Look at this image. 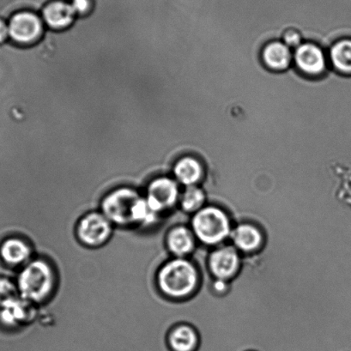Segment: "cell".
Masks as SVG:
<instances>
[{"instance_id": "1", "label": "cell", "mask_w": 351, "mask_h": 351, "mask_svg": "<svg viewBox=\"0 0 351 351\" xmlns=\"http://www.w3.org/2000/svg\"><path fill=\"white\" fill-rule=\"evenodd\" d=\"M53 268L44 261H35L23 269L20 275L19 291L23 298L35 302L44 301L54 287Z\"/></svg>"}, {"instance_id": "2", "label": "cell", "mask_w": 351, "mask_h": 351, "mask_svg": "<svg viewBox=\"0 0 351 351\" xmlns=\"http://www.w3.org/2000/svg\"><path fill=\"white\" fill-rule=\"evenodd\" d=\"M197 282L195 269L186 261L169 262L158 275V282L163 294L172 298H182L190 294Z\"/></svg>"}, {"instance_id": "3", "label": "cell", "mask_w": 351, "mask_h": 351, "mask_svg": "<svg viewBox=\"0 0 351 351\" xmlns=\"http://www.w3.org/2000/svg\"><path fill=\"white\" fill-rule=\"evenodd\" d=\"M139 199L141 196L134 189L124 187L115 190L102 201V213L111 223L118 225L134 223L132 216Z\"/></svg>"}, {"instance_id": "4", "label": "cell", "mask_w": 351, "mask_h": 351, "mask_svg": "<svg viewBox=\"0 0 351 351\" xmlns=\"http://www.w3.org/2000/svg\"><path fill=\"white\" fill-rule=\"evenodd\" d=\"M194 231L204 243H219L228 236L230 231L226 216L216 208H207L194 217Z\"/></svg>"}, {"instance_id": "5", "label": "cell", "mask_w": 351, "mask_h": 351, "mask_svg": "<svg viewBox=\"0 0 351 351\" xmlns=\"http://www.w3.org/2000/svg\"><path fill=\"white\" fill-rule=\"evenodd\" d=\"M10 37L15 43L29 45L37 42L42 36L44 22L42 16L30 10L13 13L9 20Z\"/></svg>"}, {"instance_id": "6", "label": "cell", "mask_w": 351, "mask_h": 351, "mask_svg": "<svg viewBox=\"0 0 351 351\" xmlns=\"http://www.w3.org/2000/svg\"><path fill=\"white\" fill-rule=\"evenodd\" d=\"M111 221L100 213L86 215L77 226V237L86 246L95 247L101 246L110 237Z\"/></svg>"}, {"instance_id": "7", "label": "cell", "mask_w": 351, "mask_h": 351, "mask_svg": "<svg viewBox=\"0 0 351 351\" xmlns=\"http://www.w3.org/2000/svg\"><path fill=\"white\" fill-rule=\"evenodd\" d=\"M178 193V186L173 180L161 177L149 184L146 199L160 213L176 204Z\"/></svg>"}, {"instance_id": "8", "label": "cell", "mask_w": 351, "mask_h": 351, "mask_svg": "<svg viewBox=\"0 0 351 351\" xmlns=\"http://www.w3.org/2000/svg\"><path fill=\"white\" fill-rule=\"evenodd\" d=\"M44 23L53 29H64L73 25L77 18L69 0H50L43 6Z\"/></svg>"}, {"instance_id": "9", "label": "cell", "mask_w": 351, "mask_h": 351, "mask_svg": "<svg viewBox=\"0 0 351 351\" xmlns=\"http://www.w3.org/2000/svg\"><path fill=\"white\" fill-rule=\"evenodd\" d=\"M295 62L305 73L319 75L326 67L325 57L319 47L313 44H303L295 53Z\"/></svg>"}, {"instance_id": "10", "label": "cell", "mask_w": 351, "mask_h": 351, "mask_svg": "<svg viewBox=\"0 0 351 351\" xmlns=\"http://www.w3.org/2000/svg\"><path fill=\"white\" fill-rule=\"evenodd\" d=\"M214 274L219 278H227L234 274L238 265V256L232 248L215 252L210 261Z\"/></svg>"}, {"instance_id": "11", "label": "cell", "mask_w": 351, "mask_h": 351, "mask_svg": "<svg viewBox=\"0 0 351 351\" xmlns=\"http://www.w3.org/2000/svg\"><path fill=\"white\" fill-rule=\"evenodd\" d=\"M265 64L271 69L285 70L291 61L289 47L281 43H272L265 47L263 52Z\"/></svg>"}, {"instance_id": "12", "label": "cell", "mask_w": 351, "mask_h": 351, "mask_svg": "<svg viewBox=\"0 0 351 351\" xmlns=\"http://www.w3.org/2000/svg\"><path fill=\"white\" fill-rule=\"evenodd\" d=\"M173 173L180 183L192 186L199 180L202 169L196 159L185 158L176 163Z\"/></svg>"}, {"instance_id": "13", "label": "cell", "mask_w": 351, "mask_h": 351, "mask_svg": "<svg viewBox=\"0 0 351 351\" xmlns=\"http://www.w3.org/2000/svg\"><path fill=\"white\" fill-rule=\"evenodd\" d=\"M1 254L8 263L16 265L28 261L32 252L25 241L19 239H10L3 244Z\"/></svg>"}, {"instance_id": "14", "label": "cell", "mask_w": 351, "mask_h": 351, "mask_svg": "<svg viewBox=\"0 0 351 351\" xmlns=\"http://www.w3.org/2000/svg\"><path fill=\"white\" fill-rule=\"evenodd\" d=\"M330 60L341 73L351 75V39L337 42L330 50Z\"/></svg>"}, {"instance_id": "15", "label": "cell", "mask_w": 351, "mask_h": 351, "mask_svg": "<svg viewBox=\"0 0 351 351\" xmlns=\"http://www.w3.org/2000/svg\"><path fill=\"white\" fill-rule=\"evenodd\" d=\"M168 245L173 254L182 256L192 250L193 247L192 234L185 228H173L169 234Z\"/></svg>"}, {"instance_id": "16", "label": "cell", "mask_w": 351, "mask_h": 351, "mask_svg": "<svg viewBox=\"0 0 351 351\" xmlns=\"http://www.w3.org/2000/svg\"><path fill=\"white\" fill-rule=\"evenodd\" d=\"M195 333L189 327L180 326L170 334L169 343L173 351H192L196 346Z\"/></svg>"}, {"instance_id": "17", "label": "cell", "mask_w": 351, "mask_h": 351, "mask_svg": "<svg viewBox=\"0 0 351 351\" xmlns=\"http://www.w3.org/2000/svg\"><path fill=\"white\" fill-rule=\"evenodd\" d=\"M234 243L244 251H250L261 244V237L256 228L251 226H241L233 233Z\"/></svg>"}, {"instance_id": "18", "label": "cell", "mask_w": 351, "mask_h": 351, "mask_svg": "<svg viewBox=\"0 0 351 351\" xmlns=\"http://www.w3.org/2000/svg\"><path fill=\"white\" fill-rule=\"evenodd\" d=\"M158 213L151 204H149L146 197H141L138 200L134 207L132 220L134 223L143 225H152L158 221Z\"/></svg>"}, {"instance_id": "19", "label": "cell", "mask_w": 351, "mask_h": 351, "mask_svg": "<svg viewBox=\"0 0 351 351\" xmlns=\"http://www.w3.org/2000/svg\"><path fill=\"white\" fill-rule=\"evenodd\" d=\"M204 201V194L197 187L189 186L184 193L182 204L184 210L193 211L197 209Z\"/></svg>"}, {"instance_id": "20", "label": "cell", "mask_w": 351, "mask_h": 351, "mask_svg": "<svg viewBox=\"0 0 351 351\" xmlns=\"http://www.w3.org/2000/svg\"><path fill=\"white\" fill-rule=\"evenodd\" d=\"M69 2L77 16L90 14L97 5L95 0H69Z\"/></svg>"}, {"instance_id": "21", "label": "cell", "mask_w": 351, "mask_h": 351, "mask_svg": "<svg viewBox=\"0 0 351 351\" xmlns=\"http://www.w3.org/2000/svg\"><path fill=\"white\" fill-rule=\"evenodd\" d=\"M10 37L8 23L0 19V43H3Z\"/></svg>"}, {"instance_id": "22", "label": "cell", "mask_w": 351, "mask_h": 351, "mask_svg": "<svg viewBox=\"0 0 351 351\" xmlns=\"http://www.w3.org/2000/svg\"><path fill=\"white\" fill-rule=\"evenodd\" d=\"M300 36L298 34L295 32H289L287 35L285 36V43H287V45L295 47L298 46L300 43Z\"/></svg>"}]
</instances>
